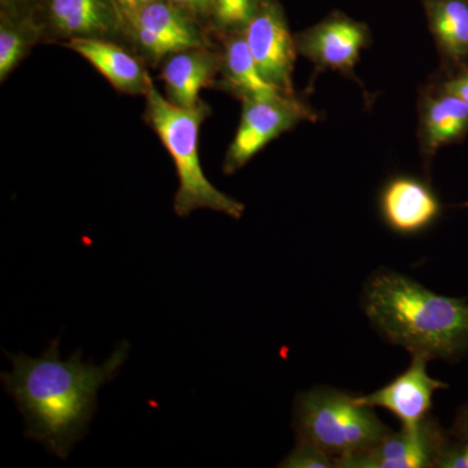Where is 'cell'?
<instances>
[{
  "label": "cell",
  "mask_w": 468,
  "mask_h": 468,
  "mask_svg": "<svg viewBox=\"0 0 468 468\" xmlns=\"http://www.w3.org/2000/svg\"><path fill=\"white\" fill-rule=\"evenodd\" d=\"M129 349L124 341L101 366L84 363L81 351L61 359L58 338L51 341L39 358L7 353L14 369L2 374V381L26 420V437L66 460L73 445L88 432L97 411L98 392L116 377Z\"/></svg>",
  "instance_id": "obj_1"
},
{
  "label": "cell",
  "mask_w": 468,
  "mask_h": 468,
  "mask_svg": "<svg viewBox=\"0 0 468 468\" xmlns=\"http://www.w3.org/2000/svg\"><path fill=\"white\" fill-rule=\"evenodd\" d=\"M362 307L378 335L411 356L454 363L468 353V303L436 294L401 273L378 271L362 292Z\"/></svg>",
  "instance_id": "obj_2"
},
{
  "label": "cell",
  "mask_w": 468,
  "mask_h": 468,
  "mask_svg": "<svg viewBox=\"0 0 468 468\" xmlns=\"http://www.w3.org/2000/svg\"><path fill=\"white\" fill-rule=\"evenodd\" d=\"M144 95L147 122L174 159L177 171L180 185L174 201L176 214L185 218L196 209L208 208L233 218H241L245 206L209 183L199 160V129L208 115L207 104L201 101L192 109L176 106L162 97L153 82Z\"/></svg>",
  "instance_id": "obj_3"
},
{
  "label": "cell",
  "mask_w": 468,
  "mask_h": 468,
  "mask_svg": "<svg viewBox=\"0 0 468 468\" xmlns=\"http://www.w3.org/2000/svg\"><path fill=\"white\" fill-rule=\"evenodd\" d=\"M292 427L298 439L315 443L334 460L367 451L392 432L374 408L328 387L298 394Z\"/></svg>",
  "instance_id": "obj_4"
},
{
  "label": "cell",
  "mask_w": 468,
  "mask_h": 468,
  "mask_svg": "<svg viewBox=\"0 0 468 468\" xmlns=\"http://www.w3.org/2000/svg\"><path fill=\"white\" fill-rule=\"evenodd\" d=\"M311 117L313 113L294 95L243 101L241 122L227 151L224 172L230 175L239 171L271 141Z\"/></svg>",
  "instance_id": "obj_5"
},
{
  "label": "cell",
  "mask_w": 468,
  "mask_h": 468,
  "mask_svg": "<svg viewBox=\"0 0 468 468\" xmlns=\"http://www.w3.org/2000/svg\"><path fill=\"white\" fill-rule=\"evenodd\" d=\"M451 433L428 415L418 427L390 432L367 451L335 458L340 468H430L436 467Z\"/></svg>",
  "instance_id": "obj_6"
},
{
  "label": "cell",
  "mask_w": 468,
  "mask_h": 468,
  "mask_svg": "<svg viewBox=\"0 0 468 468\" xmlns=\"http://www.w3.org/2000/svg\"><path fill=\"white\" fill-rule=\"evenodd\" d=\"M245 39L261 75L288 95L292 91L297 43L292 41L284 17L273 5H264L245 27Z\"/></svg>",
  "instance_id": "obj_7"
},
{
  "label": "cell",
  "mask_w": 468,
  "mask_h": 468,
  "mask_svg": "<svg viewBox=\"0 0 468 468\" xmlns=\"http://www.w3.org/2000/svg\"><path fill=\"white\" fill-rule=\"evenodd\" d=\"M427 363L424 356H412L411 365L399 378L381 389L356 397V399L362 405L392 412L401 421L402 428L418 427L430 415L433 394L449 388L448 384L428 375Z\"/></svg>",
  "instance_id": "obj_8"
},
{
  "label": "cell",
  "mask_w": 468,
  "mask_h": 468,
  "mask_svg": "<svg viewBox=\"0 0 468 468\" xmlns=\"http://www.w3.org/2000/svg\"><path fill=\"white\" fill-rule=\"evenodd\" d=\"M380 211L385 224L394 232L415 234L435 223L441 203L428 185L402 176L385 185Z\"/></svg>",
  "instance_id": "obj_9"
},
{
  "label": "cell",
  "mask_w": 468,
  "mask_h": 468,
  "mask_svg": "<svg viewBox=\"0 0 468 468\" xmlns=\"http://www.w3.org/2000/svg\"><path fill=\"white\" fill-rule=\"evenodd\" d=\"M367 45V32L356 21L332 18L302 36L297 48L318 66L349 70Z\"/></svg>",
  "instance_id": "obj_10"
},
{
  "label": "cell",
  "mask_w": 468,
  "mask_h": 468,
  "mask_svg": "<svg viewBox=\"0 0 468 468\" xmlns=\"http://www.w3.org/2000/svg\"><path fill=\"white\" fill-rule=\"evenodd\" d=\"M134 12L135 36L154 57L201 48V39L194 27L168 3L155 0Z\"/></svg>",
  "instance_id": "obj_11"
},
{
  "label": "cell",
  "mask_w": 468,
  "mask_h": 468,
  "mask_svg": "<svg viewBox=\"0 0 468 468\" xmlns=\"http://www.w3.org/2000/svg\"><path fill=\"white\" fill-rule=\"evenodd\" d=\"M67 45L85 58L116 90L133 95L146 94L150 77L143 64L124 48L98 37H76Z\"/></svg>",
  "instance_id": "obj_12"
},
{
  "label": "cell",
  "mask_w": 468,
  "mask_h": 468,
  "mask_svg": "<svg viewBox=\"0 0 468 468\" xmlns=\"http://www.w3.org/2000/svg\"><path fill=\"white\" fill-rule=\"evenodd\" d=\"M218 68V58L203 48L175 52L163 68L162 80L168 101L192 109L199 103V91L211 84Z\"/></svg>",
  "instance_id": "obj_13"
},
{
  "label": "cell",
  "mask_w": 468,
  "mask_h": 468,
  "mask_svg": "<svg viewBox=\"0 0 468 468\" xmlns=\"http://www.w3.org/2000/svg\"><path fill=\"white\" fill-rule=\"evenodd\" d=\"M467 135V103L443 90L427 98L421 115V138L428 153H436Z\"/></svg>",
  "instance_id": "obj_14"
},
{
  "label": "cell",
  "mask_w": 468,
  "mask_h": 468,
  "mask_svg": "<svg viewBox=\"0 0 468 468\" xmlns=\"http://www.w3.org/2000/svg\"><path fill=\"white\" fill-rule=\"evenodd\" d=\"M224 67H226L228 84L234 91L239 92L243 100L288 95L280 90L277 86L271 84L266 77L261 75L245 37H236L228 42L226 55H224Z\"/></svg>",
  "instance_id": "obj_15"
},
{
  "label": "cell",
  "mask_w": 468,
  "mask_h": 468,
  "mask_svg": "<svg viewBox=\"0 0 468 468\" xmlns=\"http://www.w3.org/2000/svg\"><path fill=\"white\" fill-rule=\"evenodd\" d=\"M50 11L55 27L70 38H100L113 26L103 0H51Z\"/></svg>",
  "instance_id": "obj_16"
},
{
  "label": "cell",
  "mask_w": 468,
  "mask_h": 468,
  "mask_svg": "<svg viewBox=\"0 0 468 468\" xmlns=\"http://www.w3.org/2000/svg\"><path fill=\"white\" fill-rule=\"evenodd\" d=\"M431 27L446 57L468 60L467 0H436L430 8Z\"/></svg>",
  "instance_id": "obj_17"
},
{
  "label": "cell",
  "mask_w": 468,
  "mask_h": 468,
  "mask_svg": "<svg viewBox=\"0 0 468 468\" xmlns=\"http://www.w3.org/2000/svg\"><path fill=\"white\" fill-rule=\"evenodd\" d=\"M279 467L284 468H332L335 460L315 443L298 439L295 448Z\"/></svg>",
  "instance_id": "obj_18"
},
{
  "label": "cell",
  "mask_w": 468,
  "mask_h": 468,
  "mask_svg": "<svg viewBox=\"0 0 468 468\" xmlns=\"http://www.w3.org/2000/svg\"><path fill=\"white\" fill-rule=\"evenodd\" d=\"M27 42L17 30L8 27L0 29V79L5 81L26 57Z\"/></svg>",
  "instance_id": "obj_19"
},
{
  "label": "cell",
  "mask_w": 468,
  "mask_h": 468,
  "mask_svg": "<svg viewBox=\"0 0 468 468\" xmlns=\"http://www.w3.org/2000/svg\"><path fill=\"white\" fill-rule=\"evenodd\" d=\"M215 16L224 27L248 26L254 15V0H214Z\"/></svg>",
  "instance_id": "obj_20"
},
{
  "label": "cell",
  "mask_w": 468,
  "mask_h": 468,
  "mask_svg": "<svg viewBox=\"0 0 468 468\" xmlns=\"http://www.w3.org/2000/svg\"><path fill=\"white\" fill-rule=\"evenodd\" d=\"M436 467L468 468V441H462L451 435L437 460Z\"/></svg>",
  "instance_id": "obj_21"
},
{
  "label": "cell",
  "mask_w": 468,
  "mask_h": 468,
  "mask_svg": "<svg viewBox=\"0 0 468 468\" xmlns=\"http://www.w3.org/2000/svg\"><path fill=\"white\" fill-rule=\"evenodd\" d=\"M442 90L460 98L468 104V68H464L460 73L448 80L443 84Z\"/></svg>",
  "instance_id": "obj_22"
},
{
  "label": "cell",
  "mask_w": 468,
  "mask_h": 468,
  "mask_svg": "<svg viewBox=\"0 0 468 468\" xmlns=\"http://www.w3.org/2000/svg\"><path fill=\"white\" fill-rule=\"evenodd\" d=\"M449 433H451L454 439L468 441V402L464 403V405L458 410Z\"/></svg>",
  "instance_id": "obj_23"
},
{
  "label": "cell",
  "mask_w": 468,
  "mask_h": 468,
  "mask_svg": "<svg viewBox=\"0 0 468 468\" xmlns=\"http://www.w3.org/2000/svg\"><path fill=\"white\" fill-rule=\"evenodd\" d=\"M172 2L180 7L199 9L207 7L211 0H172Z\"/></svg>",
  "instance_id": "obj_24"
},
{
  "label": "cell",
  "mask_w": 468,
  "mask_h": 468,
  "mask_svg": "<svg viewBox=\"0 0 468 468\" xmlns=\"http://www.w3.org/2000/svg\"><path fill=\"white\" fill-rule=\"evenodd\" d=\"M116 2L126 9H131V11H137V9L150 5V3L155 2V0H116Z\"/></svg>",
  "instance_id": "obj_25"
},
{
  "label": "cell",
  "mask_w": 468,
  "mask_h": 468,
  "mask_svg": "<svg viewBox=\"0 0 468 468\" xmlns=\"http://www.w3.org/2000/svg\"><path fill=\"white\" fill-rule=\"evenodd\" d=\"M2 2H5V0H2Z\"/></svg>",
  "instance_id": "obj_26"
}]
</instances>
